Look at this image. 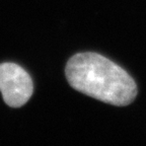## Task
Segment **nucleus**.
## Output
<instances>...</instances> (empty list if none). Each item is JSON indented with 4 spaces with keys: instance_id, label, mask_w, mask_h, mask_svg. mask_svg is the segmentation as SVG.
I'll return each mask as SVG.
<instances>
[{
    "instance_id": "2",
    "label": "nucleus",
    "mask_w": 146,
    "mask_h": 146,
    "mask_svg": "<svg viewBox=\"0 0 146 146\" xmlns=\"http://www.w3.org/2000/svg\"><path fill=\"white\" fill-rule=\"evenodd\" d=\"M0 92L7 106L21 108L33 96V80L19 65L14 63L0 64Z\"/></svg>"
},
{
    "instance_id": "1",
    "label": "nucleus",
    "mask_w": 146,
    "mask_h": 146,
    "mask_svg": "<svg viewBox=\"0 0 146 146\" xmlns=\"http://www.w3.org/2000/svg\"><path fill=\"white\" fill-rule=\"evenodd\" d=\"M66 77L77 91L114 106H127L136 98L137 86L123 68L96 53L74 55L66 66Z\"/></svg>"
}]
</instances>
